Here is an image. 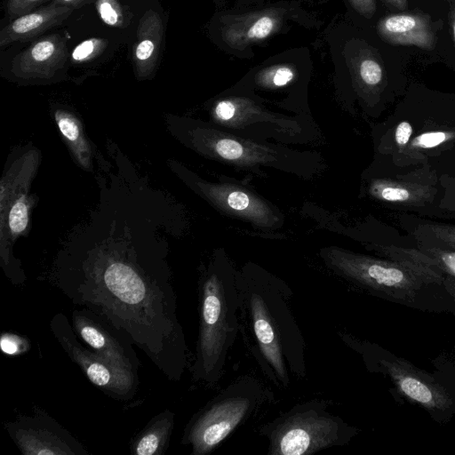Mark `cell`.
I'll return each instance as SVG.
<instances>
[{
    "mask_svg": "<svg viewBox=\"0 0 455 455\" xmlns=\"http://www.w3.org/2000/svg\"><path fill=\"white\" fill-rule=\"evenodd\" d=\"M51 283L73 305L110 323L169 380L181 379L188 349L171 273L162 261L106 247L63 261Z\"/></svg>",
    "mask_w": 455,
    "mask_h": 455,
    "instance_id": "cell-1",
    "label": "cell"
},
{
    "mask_svg": "<svg viewBox=\"0 0 455 455\" xmlns=\"http://www.w3.org/2000/svg\"><path fill=\"white\" fill-rule=\"evenodd\" d=\"M239 322L244 344L276 387L307 375L306 342L291 309L292 290L266 270L247 265L236 271Z\"/></svg>",
    "mask_w": 455,
    "mask_h": 455,
    "instance_id": "cell-2",
    "label": "cell"
},
{
    "mask_svg": "<svg viewBox=\"0 0 455 455\" xmlns=\"http://www.w3.org/2000/svg\"><path fill=\"white\" fill-rule=\"evenodd\" d=\"M197 291L199 321L191 379L194 384L213 387L224 374L240 329L236 270L223 255L203 270Z\"/></svg>",
    "mask_w": 455,
    "mask_h": 455,
    "instance_id": "cell-3",
    "label": "cell"
},
{
    "mask_svg": "<svg viewBox=\"0 0 455 455\" xmlns=\"http://www.w3.org/2000/svg\"><path fill=\"white\" fill-rule=\"evenodd\" d=\"M272 399V392L259 379L240 376L192 416L181 443L191 448L192 455L210 454Z\"/></svg>",
    "mask_w": 455,
    "mask_h": 455,
    "instance_id": "cell-4",
    "label": "cell"
},
{
    "mask_svg": "<svg viewBox=\"0 0 455 455\" xmlns=\"http://www.w3.org/2000/svg\"><path fill=\"white\" fill-rule=\"evenodd\" d=\"M331 402L311 399L261 425L258 433L267 439V455H313L347 444L355 430L328 409Z\"/></svg>",
    "mask_w": 455,
    "mask_h": 455,
    "instance_id": "cell-5",
    "label": "cell"
},
{
    "mask_svg": "<svg viewBox=\"0 0 455 455\" xmlns=\"http://www.w3.org/2000/svg\"><path fill=\"white\" fill-rule=\"evenodd\" d=\"M325 265L348 283L379 296L412 301L423 283L394 260H384L339 248L322 250Z\"/></svg>",
    "mask_w": 455,
    "mask_h": 455,
    "instance_id": "cell-6",
    "label": "cell"
},
{
    "mask_svg": "<svg viewBox=\"0 0 455 455\" xmlns=\"http://www.w3.org/2000/svg\"><path fill=\"white\" fill-rule=\"evenodd\" d=\"M50 330L68 357L104 394L120 401H128L135 396L139 386L138 376L113 365L84 346L63 313H56L52 317Z\"/></svg>",
    "mask_w": 455,
    "mask_h": 455,
    "instance_id": "cell-7",
    "label": "cell"
},
{
    "mask_svg": "<svg viewBox=\"0 0 455 455\" xmlns=\"http://www.w3.org/2000/svg\"><path fill=\"white\" fill-rule=\"evenodd\" d=\"M23 455H89L70 432L45 411L36 407L32 415H20L5 425Z\"/></svg>",
    "mask_w": 455,
    "mask_h": 455,
    "instance_id": "cell-8",
    "label": "cell"
},
{
    "mask_svg": "<svg viewBox=\"0 0 455 455\" xmlns=\"http://www.w3.org/2000/svg\"><path fill=\"white\" fill-rule=\"evenodd\" d=\"M71 324L90 348L113 365L138 376L141 363L134 345L106 320L82 307L72 311Z\"/></svg>",
    "mask_w": 455,
    "mask_h": 455,
    "instance_id": "cell-9",
    "label": "cell"
},
{
    "mask_svg": "<svg viewBox=\"0 0 455 455\" xmlns=\"http://www.w3.org/2000/svg\"><path fill=\"white\" fill-rule=\"evenodd\" d=\"M379 363L405 396L431 411H445L452 401L447 391L426 373L399 358L381 357Z\"/></svg>",
    "mask_w": 455,
    "mask_h": 455,
    "instance_id": "cell-10",
    "label": "cell"
},
{
    "mask_svg": "<svg viewBox=\"0 0 455 455\" xmlns=\"http://www.w3.org/2000/svg\"><path fill=\"white\" fill-rule=\"evenodd\" d=\"M442 20L433 21L423 12H400L382 17L377 25L380 38L393 45H413L431 51L435 47Z\"/></svg>",
    "mask_w": 455,
    "mask_h": 455,
    "instance_id": "cell-11",
    "label": "cell"
},
{
    "mask_svg": "<svg viewBox=\"0 0 455 455\" xmlns=\"http://www.w3.org/2000/svg\"><path fill=\"white\" fill-rule=\"evenodd\" d=\"M68 52L64 37L58 34L44 36L12 60V71L21 78L52 77L67 62Z\"/></svg>",
    "mask_w": 455,
    "mask_h": 455,
    "instance_id": "cell-12",
    "label": "cell"
},
{
    "mask_svg": "<svg viewBox=\"0 0 455 455\" xmlns=\"http://www.w3.org/2000/svg\"><path fill=\"white\" fill-rule=\"evenodd\" d=\"M284 14L282 9H267L230 17L222 28V38L235 49L262 41L280 29Z\"/></svg>",
    "mask_w": 455,
    "mask_h": 455,
    "instance_id": "cell-13",
    "label": "cell"
},
{
    "mask_svg": "<svg viewBox=\"0 0 455 455\" xmlns=\"http://www.w3.org/2000/svg\"><path fill=\"white\" fill-rule=\"evenodd\" d=\"M203 194L219 208L255 223L272 226L276 220L268 206L248 191L227 184L198 182Z\"/></svg>",
    "mask_w": 455,
    "mask_h": 455,
    "instance_id": "cell-14",
    "label": "cell"
},
{
    "mask_svg": "<svg viewBox=\"0 0 455 455\" xmlns=\"http://www.w3.org/2000/svg\"><path fill=\"white\" fill-rule=\"evenodd\" d=\"M164 26L159 14L148 10L140 18L132 50L134 73L139 79L150 77L156 69L163 43Z\"/></svg>",
    "mask_w": 455,
    "mask_h": 455,
    "instance_id": "cell-15",
    "label": "cell"
},
{
    "mask_svg": "<svg viewBox=\"0 0 455 455\" xmlns=\"http://www.w3.org/2000/svg\"><path fill=\"white\" fill-rule=\"evenodd\" d=\"M72 12V8L51 2L20 16L1 30L0 46L35 38L51 28L61 24Z\"/></svg>",
    "mask_w": 455,
    "mask_h": 455,
    "instance_id": "cell-16",
    "label": "cell"
},
{
    "mask_svg": "<svg viewBox=\"0 0 455 455\" xmlns=\"http://www.w3.org/2000/svg\"><path fill=\"white\" fill-rule=\"evenodd\" d=\"M174 426V413L165 409L152 418L131 442L135 455H162L167 450Z\"/></svg>",
    "mask_w": 455,
    "mask_h": 455,
    "instance_id": "cell-17",
    "label": "cell"
},
{
    "mask_svg": "<svg viewBox=\"0 0 455 455\" xmlns=\"http://www.w3.org/2000/svg\"><path fill=\"white\" fill-rule=\"evenodd\" d=\"M219 131L199 130L196 135V144L202 145L211 154L220 159L241 164H250L252 161L261 162L267 157L256 155L258 150L253 149L252 145L237 139L228 137Z\"/></svg>",
    "mask_w": 455,
    "mask_h": 455,
    "instance_id": "cell-18",
    "label": "cell"
},
{
    "mask_svg": "<svg viewBox=\"0 0 455 455\" xmlns=\"http://www.w3.org/2000/svg\"><path fill=\"white\" fill-rule=\"evenodd\" d=\"M434 188L413 182L395 180H375L370 186V193L375 198L408 205H421L434 196Z\"/></svg>",
    "mask_w": 455,
    "mask_h": 455,
    "instance_id": "cell-19",
    "label": "cell"
},
{
    "mask_svg": "<svg viewBox=\"0 0 455 455\" xmlns=\"http://www.w3.org/2000/svg\"><path fill=\"white\" fill-rule=\"evenodd\" d=\"M54 118L60 132L79 164L84 168H89L91 166V148L79 120L73 114L65 110H56Z\"/></svg>",
    "mask_w": 455,
    "mask_h": 455,
    "instance_id": "cell-20",
    "label": "cell"
},
{
    "mask_svg": "<svg viewBox=\"0 0 455 455\" xmlns=\"http://www.w3.org/2000/svg\"><path fill=\"white\" fill-rule=\"evenodd\" d=\"M355 73L359 83L368 89H377L383 84L385 69L379 56L364 48L360 52L355 61Z\"/></svg>",
    "mask_w": 455,
    "mask_h": 455,
    "instance_id": "cell-21",
    "label": "cell"
},
{
    "mask_svg": "<svg viewBox=\"0 0 455 455\" xmlns=\"http://www.w3.org/2000/svg\"><path fill=\"white\" fill-rule=\"evenodd\" d=\"M378 250L390 260L422 265L443 274L438 263L420 250L404 249L393 245L378 246Z\"/></svg>",
    "mask_w": 455,
    "mask_h": 455,
    "instance_id": "cell-22",
    "label": "cell"
},
{
    "mask_svg": "<svg viewBox=\"0 0 455 455\" xmlns=\"http://www.w3.org/2000/svg\"><path fill=\"white\" fill-rule=\"evenodd\" d=\"M95 7L101 20L114 28H124L129 16L119 0H95Z\"/></svg>",
    "mask_w": 455,
    "mask_h": 455,
    "instance_id": "cell-23",
    "label": "cell"
},
{
    "mask_svg": "<svg viewBox=\"0 0 455 455\" xmlns=\"http://www.w3.org/2000/svg\"><path fill=\"white\" fill-rule=\"evenodd\" d=\"M295 76L294 69L288 65H276L263 69L257 76V82L267 87H281L288 84Z\"/></svg>",
    "mask_w": 455,
    "mask_h": 455,
    "instance_id": "cell-24",
    "label": "cell"
},
{
    "mask_svg": "<svg viewBox=\"0 0 455 455\" xmlns=\"http://www.w3.org/2000/svg\"><path fill=\"white\" fill-rule=\"evenodd\" d=\"M108 41L100 37L88 38L75 47L71 57L75 62L84 63L90 61L100 55L106 47Z\"/></svg>",
    "mask_w": 455,
    "mask_h": 455,
    "instance_id": "cell-25",
    "label": "cell"
},
{
    "mask_svg": "<svg viewBox=\"0 0 455 455\" xmlns=\"http://www.w3.org/2000/svg\"><path fill=\"white\" fill-rule=\"evenodd\" d=\"M455 138V132L435 131L424 132L411 141V148L428 149L442 145Z\"/></svg>",
    "mask_w": 455,
    "mask_h": 455,
    "instance_id": "cell-26",
    "label": "cell"
},
{
    "mask_svg": "<svg viewBox=\"0 0 455 455\" xmlns=\"http://www.w3.org/2000/svg\"><path fill=\"white\" fill-rule=\"evenodd\" d=\"M420 251L434 259L443 273H447L455 277V251L436 247H423Z\"/></svg>",
    "mask_w": 455,
    "mask_h": 455,
    "instance_id": "cell-27",
    "label": "cell"
},
{
    "mask_svg": "<svg viewBox=\"0 0 455 455\" xmlns=\"http://www.w3.org/2000/svg\"><path fill=\"white\" fill-rule=\"evenodd\" d=\"M53 0H7L5 4L6 14L10 19H16L43 6Z\"/></svg>",
    "mask_w": 455,
    "mask_h": 455,
    "instance_id": "cell-28",
    "label": "cell"
},
{
    "mask_svg": "<svg viewBox=\"0 0 455 455\" xmlns=\"http://www.w3.org/2000/svg\"><path fill=\"white\" fill-rule=\"evenodd\" d=\"M428 228L435 237L449 247L455 249V227L432 224Z\"/></svg>",
    "mask_w": 455,
    "mask_h": 455,
    "instance_id": "cell-29",
    "label": "cell"
},
{
    "mask_svg": "<svg viewBox=\"0 0 455 455\" xmlns=\"http://www.w3.org/2000/svg\"><path fill=\"white\" fill-rule=\"evenodd\" d=\"M353 8L362 16L370 19L376 12V0H349Z\"/></svg>",
    "mask_w": 455,
    "mask_h": 455,
    "instance_id": "cell-30",
    "label": "cell"
},
{
    "mask_svg": "<svg viewBox=\"0 0 455 455\" xmlns=\"http://www.w3.org/2000/svg\"><path fill=\"white\" fill-rule=\"evenodd\" d=\"M412 134V127L410 123L403 121L396 126L395 132V140L400 148L407 146Z\"/></svg>",
    "mask_w": 455,
    "mask_h": 455,
    "instance_id": "cell-31",
    "label": "cell"
},
{
    "mask_svg": "<svg viewBox=\"0 0 455 455\" xmlns=\"http://www.w3.org/2000/svg\"><path fill=\"white\" fill-rule=\"evenodd\" d=\"M2 349L7 354H15L19 348V344L15 342L13 336H3L1 339Z\"/></svg>",
    "mask_w": 455,
    "mask_h": 455,
    "instance_id": "cell-32",
    "label": "cell"
},
{
    "mask_svg": "<svg viewBox=\"0 0 455 455\" xmlns=\"http://www.w3.org/2000/svg\"><path fill=\"white\" fill-rule=\"evenodd\" d=\"M93 1L95 0H53L52 2L58 4L72 8L74 10L89 4Z\"/></svg>",
    "mask_w": 455,
    "mask_h": 455,
    "instance_id": "cell-33",
    "label": "cell"
},
{
    "mask_svg": "<svg viewBox=\"0 0 455 455\" xmlns=\"http://www.w3.org/2000/svg\"><path fill=\"white\" fill-rule=\"evenodd\" d=\"M389 9L404 12L408 7V0H381Z\"/></svg>",
    "mask_w": 455,
    "mask_h": 455,
    "instance_id": "cell-34",
    "label": "cell"
},
{
    "mask_svg": "<svg viewBox=\"0 0 455 455\" xmlns=\"http://www.w3.org/2000/svg\"><path fill=\"white\" fill-rule=\"evenodd\" d=\"M449 21L451 24L453 42L455 45V1L451 3V6L449 12Z\"/></svg>",
    "mask_w": 455,
    "mask_h": 455,
    "instance_id": "cell-35",
    "label": "cell"
},
{
    "mask_svg": "<svg viewBox=\"0 0 455 455\" xmlns=\"http://www.w3.org/2000/svg\"><path fill=\"white\" fill-rule=\"evenodd\" d=\"M448 209L451 211H455V196L449 202Z\"/></svg>",
    "mask_w": 455,
    "mask_h": 455,
    "instance_id": "cell-36",
    "label": "cell"
},
{
    "mask_svg": "<svg viewBox=\"0 0 455 455\" xmlns=\"http://www.w3.org/2000/svg\"><path fill=\"white\" fill-rule=\"evenodd\" d=\"M445 1H447V2H449V3H451H451H453L455 0H445Z\"/></svg>",
    "mask_w": 455,
    "mask_h": 455,
    "instance_id": "cell-37",
    "label": "cell"
}]
</instances>
